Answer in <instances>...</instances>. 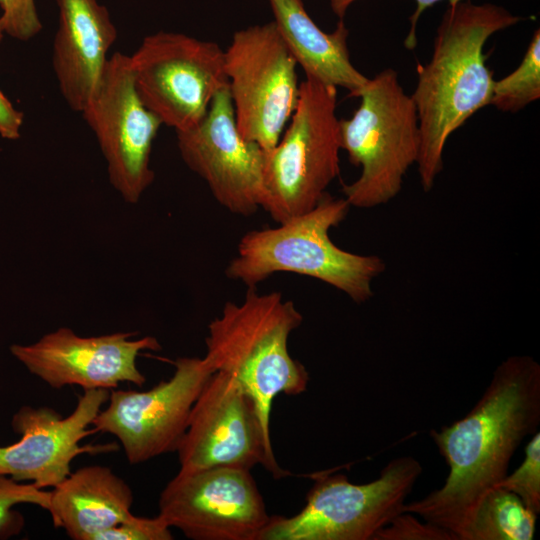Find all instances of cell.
<instances>
[{
    "label": "cell",
    "mask_w": 540,
    "mask_h": 540,
    "mask_svg": "<svg viewBox=\"0 0 540 540\" xmlns=\"http://www.w3.org/2000/svg\"><path fill=\"white\" fill-rule=\"evenodd\" d=\"M540 425V365L531 356L503 360L474 407L430 436L448 465L444 484L404 504L456 540L482 497L507 475L521 442Z\"/></svg>",
    "instance_id": "obj_1"
},
{
    "label": "cell",
    "mask_w": 540,
    "mask_h": 540,
    "mask_svg": "<svg viewBox=\"0 0 540 540\" xmlns=\"http://www.w3.org/2000/svg\"><path fill=\"white\" fill-rule=\"evenodd\" d=\"M520 21L519 16L492 3L478 5L468 0L448 5L431 58L425 65L418 64L417 83L410 95L420 128L416 164L425 192L442 172L443 152L451 134L490 105L495 80L485 62V43Z\"/></svg>",
    "instance_id": "obj_2"
},
{
    "label": "cell",
    "mask_w": 540,
    "mask_h": 540,
    "mask_svg": "<svg viewBox=\"0 0 540 540\" xmlns=\"http://www.w3.org/2000/svg\"><path fill=\"white\" fill-rule=\"evenodd\" d=\"M302 322L295 304L280 292L248 288L242 302L225 303L208 325L204 357L214 372L231 375L251 397L268 435L275 397L307 389L309 374L288 350L289 336Z\"/></svg>",
    "instance_id": "obj_3"
},
{
    "label": "cell",
    "mask_w": 540,
    "mask_h": 540,
    "mask_svg": "<svg viewBox=\"0 0 540 540\" xmlns=\"http://www.w3.org/2000/svg\"><path fill=\"white\" fill-rule=\"evenodd\" d=\"M350 207L344 197L326 193L313 209L278 227L247 232L226 268L227 277L256 288L274 273L292 272L318 279L355 303L368 301L373 296L372 282L385 271V262L377 255L345 251L329 236Z\"/></svg>",
    "instance_id": "obj_4"
},
{
    "label": "cell",
    "mask_w": 540,
    "mask_h": 540,
    "mask_svg": "<svg viewBox=\"0 0 540 540\" xmlns=\"http://www.w3.org/2000/svg\"><path fill=\"white\" fill-rule=\"evenodd\" d=\"M357 97L361 101L352 117L340 119V135L341 148L361 173L342 192L351 207L369 209L401 191L405 175L417 163L421 136L414 103L394 69L368 78Z\"/></svg>",
    "instance_id": "obj_5"
},
{
    "label": "cell",
    "mask_w": 540,
    "mask_h": 540,
    "mask_svg": "<svg viewBox=\"0 0 540 540\" xmlns=\"http://www.w3.org/2000/svg\"><path fill=\"white\" fill-rule=\"evenodd\" d=\"M337 88L306 77L280 140L265 152L263 208L281 223L313 209L340 173Z\"/></svg>",
    "instance_id": "obj_6"
},
{
    "label": "cell",
    "mask_w": 540,
    "mask_h": 540,
    "mask_svg": "<svg viewBox=\"0 0 540 540\" xmlns=\"http://www.w3.org/2000/svg\"><path fill=\"white\" fill-rule=\"evenodd\" d=\"M421 473L418 460L400 456L366 484L340 473L317 474L305 506L292 517L271 516L257 540H373L402 513Z\"/></svg>",
    "instance_id": "obj_7"
},
{
    "label": "cell",
    "mask_w": 540,
    "mask_h": 540,
    "mask_svg": "<svg viewBox=\"0 0 540 540\" xmlns=\"http://www.w3.org/2000/svg\"><path fill=\"white\" fill-rule=\"evenodd\" d=\"M129 57L141 101L176 132L197 126L228 86L224 50L215 42L160 31L146 36Z\"/></svg>",
    "instance_id": "obj_8"
},
{
    "label": "cell",
    "mask_w": 540,
    "mask_h": 540,
    "mask_svg": "<svg viewBox=\"0 0 540 540\" xmlns=\"http://www.w3.org/2000/svg\"><path fill=\"white\" fill-rule=\"evenodd\" d=\"M297 66L273 21L236 31L224 50L236 126L265 152L278 143L296 108Z\"/></svg>",
    "instance_id": "obj_9"
},
{
    "label": "cell",
    "mask_w": 540,
    "mask_h": 540,
    "mask_svg": "<svg viewBox=\"0 0 540 540\" xmlns=\"http://www.w3.org/2000/svg\"><path fill=\"white\" fill-rule=\"evenodd\" d=\"M176 452L182 472L262 465L275 479L290 474L276 461L251 397L220 371L211 375L195 401Z\"/></svg>",
    "instance_id": "obj_10"
},
{
    "label": "cell",
    "mask_w": 540,
    "mask_h": 540,
    "mask_svg": "<svg viewBox=\"0 0 540 540\" xmlns=\"http://www.w3.org/2000/svg\"><path fill=\"white\" fill-rule=\"evenodd\" d=\"M107 164L109 181L128 203H137L154 180L153 141L161 121L141 101L130 57L116 52L80 112Z\"/></svg>",
    "instance_id": "obj_11"
},
{
    "label": "cell",
    "mask_w": 540,
    "mask_h": 540,
    "mask_svg": "<svg viewBox=\"0 0 540 540\" xmlns=\"http://www.w3.org/2000/svg\"><path fill=\"white\" fill-rule=\"evenodd\" d=\"M174 366L169 380L149 390H110L108 405L92 422L95 432L119 440L132 465L177 451L192 407L214 373L205 357H181Z\"/></svg>",
    "instance_id": "obj_12"
},
{
    "label": "cell",
    "mask_w": 540,
    "mask_h": 540,
    "mask_svg": "<svg viewBox=\"0 0 540 540\" xmlns=\"http://www.w3.org/2000/svg\"><path fill=\"white\" fill-rule=\"evenodd\" d=\"M159 516L193 540H257L268 515L250 470L179 471L160 493Z\"/></svg>",
    "instance_id": "obj_13"
},
{
    "label": "cell",
    "mask_w": 540,
    "mask_h": 540,
    "mask_svg": "<svg viewBox=\"0 0 540 540\" xmlns=\"http://www.w3.org/2000/svg\"><path fill=\"white\" fill-rule=\"evenodd\" d=\"M110 390H84L67 417L50 407H21L12 417L11 427L20 439L0 446V475L37 488H53L71 473V463L84 453L111 452L115 444L82 446L91 434L94 418L107 403Z\"/></svg>",
    "instance_id": "obj_14"
},
{
    "label": "cell",
    "mask_w": 540,
    "mask_h": 540,
    "mask_svg": "<svg viewBox=\"0 0 540 540\" xmlns=\"http://www.w3.org/2000/svg\"><path fill=\"white\" fill-rule=\"evenodd\" d=\"M176 134L182 160L222 207L245 217L261 208L265 151L240 135L228 86L197 126Z\"/></svg>",
    "instance_id": "obj_15"
},
{
    "label": "cell",
    "mask_w": 540,
    "mask_h": 540,
    "mask_svg": "<svg viewBox=\"0 0 540 540\" xmlns=\"http://www.w3.org/2000/svg\"><path fill=\"white\" fill-rule=\"evenodd\" d=\"M133 333L83 337L67 327L31 344H12L11 354L33 375L53 388L115 389L120 382L142 386L146 378L136 359L143 350L161 349L152 336L131 340Z\"/></svg>",
    "instance_id": "obj_16"
},
{
    "label": "cell",
    "mask_w": 540,
    "mask_h": 540,
    "mask_svg": "<svg viewBox=\"0 0 540 540\" xmlns=\"http://www.w3.org/2000/svg\"><path fill=\"white\" fill-rule=\"evenodd\" d=\"M58 28L52 66L59 91L69 107L81 112L93 93L117 29L108 9L97 0H56Z\"/></svg>",
    "instance_id": "obj_17"
},
{
    "label": "cell",
    "mask_w": 540,
    "mask_h": 540,
    "mask_svg": "<svg viewBox=\"0 0 540 540\" xmlns=\"http://www.w3.org/2000/svg\"><path fill=\"white\" fill-rule=\"evenodd\" d=\"M133 492L113 471L100 465L71 472L50 491L49 512L55 528L73 540H96L102 532L128 520Z\"/></svg>",
    "instance_id": "obj_18"
},
{
    "label": "cell",
    "mask_w": 540,
    "mask_h": 540,
    "mask_svg": "<svg viewBox=\"0 0 540 540\" xmlns=\"http://www.w3.org/2000/svg\"><path fill=\"white\" fill-rule=\"evenodd\" d=\"M268 1L277 30L306 77L345 88L349 96L357 97L368 78L350 60L344 21L326 33L307 14L302 0Z\"/></svg>",
    "instance_id": "obj_19"
},
{
    "label": "cell",
    "mask_w": 540,
    "mask_h": 540,
    "mask_svg": "<svg viewBox=\"0 0 540 540\" xmlns=\"http://www.w3.org/2000/svg\"><path fill=\"white\" fill-rule=\"evenodd\" d=\"M536 519L518 496L494 487L479 501L459 540H531Z\"/></svg>",
    "instance_id": "obj_20"
},
{
    "label": "cell",
    "mask_w": 540,
    "mask_h": 540,
    "mask_svg": "<svg viewBox=\"0 0 540 540\" xmlns=\"http://www.w3.org/2000/svg\"><path fill=\"white\" fill-rule=\"evenodd\" d=\"M540 98V30H535L520 65L494 81L490 105L515 113Z\"/></svg>",
    "instance_id": "obj_21"
},
{
    "label": "cell",
    "mask_w": 540,
    "mask_h": 540,
    "mask_svg": "<svg viewBox=\"0 0 540 540\" xmlns=\"http://www.w3.org/2000/svg\"><path fill=\"white\" fill-rule=\"evenodd\" d=\"M49 502L50 491L0 475V537L16 535L22 529L23 518L14 506L32 504L47 510Z\"/></svg>",
    "instance_id": "obj_22"
},
{
    "label": "cell",
    "mask_w": 540,
    "mask_h": 540,
    "mask_svg": "<svg viewBox=\"0 0 540 540\" xmlns=\"http://www.w3.org/2000/svg\"><path fill=\"white\" fill-rule=\"evenodd\" d=\"M514 493L533 513H540V433L532 435L520 466L496 486Z\"/></svg>",
    "instance_id": "obj_23"
},
{
    "label": "cell",
    "mask_w": 540,
    "mask_h": 540,
    "mask_svg": "<svg viewBox=\"0 0 540 540\" xmlns=\"http://www.w3.org/2000/svg\"><path fill=\"white\" fill-rule=\"evenodd\" d=\"M0 22L4 34L21 41L35 37L42 29L35 0H0Z\"/></svg>",
    "instance_id": "obj_24"
},
{
    "label": "cell",
    "mask_w": 540,
    "mask_h": 540,
    "mask_svg": "<svg viewBox=\"0 0 540 540\" xmlns=\"http://www.w3.org/2000/svg\"><path fill=\"white\" fill-rule=\"evenodd\" d=\"M373 540H456L455 536L412 513L402 512L375 535Z\"/></svg>",
    "instance_id": "obj_25"
},
{
    "label": "cell",
    "mask_w": 540,
    "mask_h": 540,
    "mask_svg": "<svg viewBox=\"0 0 540 540\" xmlns=\"http://www.w3.org/2000/svg\"><path fill=\"white\" fill-rule=\"evenodd\" d=\"M170 527L158 515L154 518L132 515L122 522L99 534L96 540H171Z\"/></svg>",
    "instance_id": "obj_26"
},
{
    "label": "cell",
    "mask_w": 540,
    "mask_h": 540,
    "mask_svg": "<svg viewBox=\"0 0 540 540\" xmlns=\"http://www.w3.org/2000/svg\"><path fill=\"white\" fill-rule=\"evenodd\" d=\"M356 0H330V5L332 8V11L339 17L343 18L347 9L352 5ZM417 7L410 17V30L407 34V37L404 41V45L407 49H414L417 45V37H416V27L418 20L421 16V14L429 7L435 5L436 3L443 1V0H415ZM449 5L456 4L461 1H468V0H447Z\"/></svg>",
    "instance_id": "obj_27"
},
{
    "label": "cell",
    "mask_w": 540,
    "mask_h": 540,
    "mask_svg": "<svg viewBox=\"0 0 540 540\" xmlns=\"http://www.w3.org/2000/svg\"><path fill=\"white\" fill-rule=\"evenodd\" d=\"M24 115L0 90V137L16 140L21 136Z\"/></svg>",
    "instance_id": "obj_28"
},
{
    "label": "cell",
    "mask_w": 540,
    "mask_h": 540,
    "mask_svg": "<svg viewBox=\"0 0 540 540\" xmlns=\"http://www.w3.org/2000/svg\"><path fill=\"white\" fill-rule=\"evenodd\" d=\"M3 36H4V31H3V28H2V25H1V22H0V42H1L2 38H3Z\"/></svg>",
    "instance_id": "obj_29"
}]
</instances>
